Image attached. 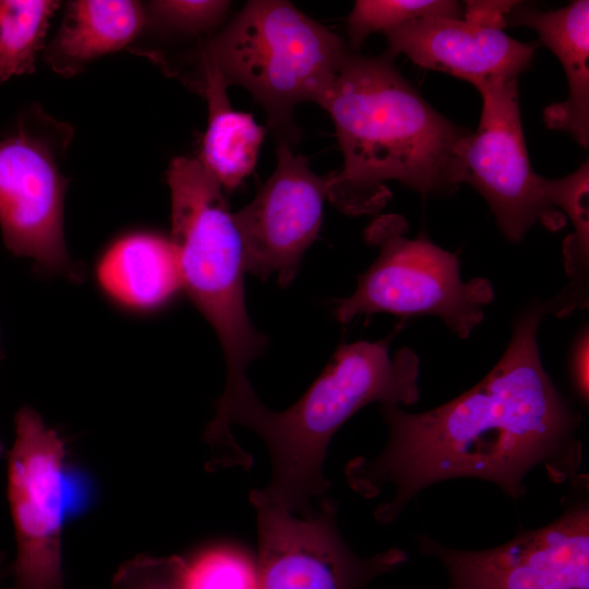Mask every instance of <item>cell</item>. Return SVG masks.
Segmentation results:
<instances>
[{"instance_id":"1","label":"cell","mask_w":589,"mask_h":589,"mask_svg":"<svg viewBox=\"0 0 589 589\" xmlns=\"http://www.w3.org/2000/svg\"><path fill=\"white\" fill-rule=\"evenodd\" d=\"M549 313L548 302L521 311L501 360L455 399L420 413L381 405L389 432L384 450L346 469L348 483L362 496L393 488L392 500L375 510L378 521L394 520L417 493L442 480L484 479L518 498L524 478L539 465L558 481L577 471L580 416L556 390L537 344Z\"/></svg>"},{"instance_id":"2","label":"cell","mask_w":589,"mask_h":589,"mask_svg":"<svg viewBox=\"0 0 589 589\" xmlns=\"http://www.w3.org/2000/svg\"><path fill=\"white\" fill-rule=\"evenodd\" d=\"M419 358L410 348L389 354L388 340H359L339 347L303 396L284 411L264 406L250 384L224 390L205 440L218 448L215 460L235 464L245 452L230 426L255 432L266 445L272 479L260 497L294 515L308 516L312 500L320 502L329 483L323 464L330 438L359 409L381 405H411L419 399Z\"/></svg>"},{"instance_id":"3","label":"cell","mask_w":589,"mask_h":589,"mask_svg":"<svg viewBox=\"0 0 589 589\" xmlns=\"http://www.w3.org/2000/svg\"><path fill=\"white\" fill-rule=\"evenodd\" d=\"M386 51L349 53L322 104L335 125L344 166L328 175L327 199L347 215L378 212L397 180L422 194L457 185L455 147L467 133L434 110Z\"/></svg>"},{"instance_id":"4","label":"cell","mask_w":589,"mask_h":589,"mask_svg":"<svg viewBox=\"0 0 589 589\" xmlns=\"http://www.w3.org/2000/svg\"><path fill=\"white\" fill-rule=\"evenodd\" d=\"M348 53L342 38L289 1L253 0L202 44L200 65L245 88L278 143L291 145L299 137L296 106H320Z\"/></svg>"},{"instance_id":"5","label":"cell","mask_w":589,"mask_h":589,"mask_svg":"<svg viewBox=\"0 0 589 589\" xmlns=\"http://www.w3.org/2000/svg\"><path fill=\"white\" fill-rule=\"evenodd\" d=\"M166 176L182 289L218 337L226 359V386L249 382L247 368L263 352L267 339L248 315L243 243L233 214L221 185L199 158L172 159Z\"/></svg>"},{"instance_id":"6","label":"cell","mask_w":589,"mask_h":589,"mask_svg":"<svg viewBox=\"0 0 589 589\" xmlns=\"http://www.w3.org/2000/svg\"><path fill=\"white\" fill-rule=\"evenodd\" d=\"M14 424L8 501L16 555L7 567L12 586L1 589H64L62 532L91 507L93 482L68 460L64 440L35 410L21 408Z\"/></svg>"},{"instance_id":"7","label":"cell","mask_w":589,"mask_h":589,"mask_svg":"<svg viewBox=\"0 0 589 589\" xmlns=\"http://www.w3.org/2000/svg\"><path fill=\"white\" fill-rule=\"evenodd\" d=\"M399 215L377 217L365 230L378 248L372 265L358 277L353 293L335 310L340 323L377 312L399 316L434 315L459 338H467L483 321V308L494 297L489 279L464 281L456 254L425 238L408 239Z\"/></svg>"},{"instance_id":"8","label":"cell","mask_w":589,"mask_h":589,"mask_svg":"<svg viewBox=\"0 0 589 589\" xmlns=\"http://www.w3.org/2000/svg\"><path fill=\"white\" fill-rule=\"evenodd\" d=\"M71 137L69 125L36 108L0 140V227L14 255L79 280L80 267L72 262L63 236L68 180L60 163Z\"/></svg>"},{"instance_id":"9","label":"cell","mask_w":589,"mask_h":589,"mask_svg":"<svg viewBox=\"0 0 589 589\" xmlns=\"http://www.w3.org/2000/svg\"><path fill=\"white\" fill-rule=\"evenodd\" d=\"M480 94L479 125L464 134L455 147V182L472 185L485 199L512 242H519L537 223L550 230L560 229L565 219L549 202L544 178L533 171L528 158L517 80L496 83Z\"/></svg>"},{"instance_id":"10","label":"cell","mask_w":589,"mask_h":589,"mask_svg":"<svg viewBox=\"0 0 589 589\" xmlns=\"http://www.w3.org/2000/svg\"><path fill=\"white\" fill-rule=\"evenodd\" d=\"M250 501L257 516L259 589H365L407 560L399 549L357 555L340 537L329 500L308 516L294 515L253 490Z\"/></svg>"},{"instance_id":"11","label":"cell","mask_w":589,"mask_h":589,"mask_svg":"<svg viewBox=\"0 0 589 589\" xmlns=\"http://www.w3.org/2000/svg\"><path fill=\"white\" fill-rule=\"evenodd\" d=\"M420 549L442 563L447 589H589V510L584 502L496 548L466 551L423 539Z\"/></svg>"},{"instance_id":"12","label":"cell","mask_w":589,"mask_h":589,"mask_svg":"<svg viewBox=\"0 0 589 589\" xmlns=\"http://www.w3.org/2000/svg\"><path fill=\"white\" fill-rule=\"evenodd\" d=\"M276 156L274 172L233 218L245 272L263 279L275 276L279 285L288 286L321 227L328 175H316L287 143H278Z\"/></svg>"},{"instance_id":"13","label":"cell","mask_w":589,"mask_h":589,"mask_svg":"<svg viewBox=\"0 0 589 589\" xmlns=\"http://www.w3.org/2000/svg\"><path fill=\"white\" fill-rule=\"evenodd\" d=\"M394 57L406 55L416 64L465 80L482 91L496 83L517 80L534 53L503 29L464 19L430 16L384 32Z\"/></svg>"},{"instance_id":"14","label":"cell","mask_w":589,"mask_h":589,"mask_svg":"<svg viewBox=\"0 0 589 589\" xmlns=\"http://www.w3.org/2000/svg\"><path fill=\"white\" fill-rule=\"evenodd\" d=\"M510 25L533 28L560 60L568 85L565 101L543 111L548 128L570 134L582 147L589 144V1L577 0L558 10L540 11L517 2L506 14Z\"/></svg>"},{"instance_id":"15","label":"cell","mask_w":589,"mask_h":589,"mask_svg":"<svg viewBox=\"0 0 589 589\" xmlns=\"http://www.w3.org/2000/svg\"><path fill=\"white\" fill-rule=\"evenodd\" d=\"M100 290L134 312L158 310L182 289L178 254L171 239L132 232L113 241L95 267Z\"/></svg>"},{"instance_id":"16","label":"cell","mask_w":589,"mask_h":589,"mask_svg":"<svg viewBox=\"0 0 589 589\" xmlns=\"http://www.w3.org/2000/svg\"><path fill=\"white\" fill-rule=\"evenodd\" d=\"M145 24V10L135 1H72L46 59L57 73L74 75L93 59L128 46Z\"/></svg>"},{"instance_id":"17","label":"cell","mask_w":589,"mask_h":589,"mask_svg":"<svg viewBox=\"0 0 589 589\" xmlns=\"http://www.w3.org/2000/svg\"><path fill=\"white\" fill-rule=\"evenodd\" d=\"M200 68L192 85L206 98L208 122L199 160L223 189L233 190L253 171L265 130L251 115L231 108L228 85L215 69Z\"/></svg>"},{"instance_id":"18","label":"cell","mask_w":589,"mask_h":589,"mask_svg":"<svg viewBox=\"0 0 589 589\" xmlns=\"http://www.w3.org/2000/svg\"><path fill=\"white\" fill-rule=\"evenodd\" d=\"M544 191L549 202L560 207L574 227L563 247L569 286L549 301L550 313L565 316L588 306L589 164L562 179L544 178Z\"/></svg>"},{"instance_id":"19","label":"cell","mask_w":589,"mask_h":589,"mask_svg":"<svg viewBox=\"0 0 589 589\" xmlns=\"http://www.w3.org/2000/svg\"><path fill=\"white\" fill-rule=\"evenodd\" d=\"M52 0H0V84L33 73L53 12Z\"/></svg>"},{"instance_id":"20","label":"cell","mask_w":589,"mask_h":589,"mask_svg":"<svg viewBox=\"0 0 589 589\" xmlns=\"http://www.w3.org/2000/svg\"><path fill=\"white\" fill-rule=\"evenodd\" d=\"M182 561L185 589H259L257 563L240 545L206 544Z\"/></svg>"},{"instance_id":"21","label":"cell","mask_w":589,"mask_h":589,"mask_svg":"<svg viewBox=\"0 0 589 589\" xmlns=\"http://www.w3.org/2000/svg\"><path fill=\"white\" fill-rule=\"evenodd\" d=\"M430 16L462 19L464 7L447 0H358L347 19V34L357 49L374 32Z\"/></svg>"},{"instance_id":"22","label":"cell","mask_w":589,"mask_h":589,"mask_svg":"<svg viewBox=\"0 0 589 589\" xmlns=\"http://www.w3.org/2000/svg\"><path fill=\"white\" fill-rule=\"evenodd\" d=\"M229 7L230 1L218 0L153 1L145 11L146 23L181 34H199L215 28Z\"/></svg>"},{"instance_id":"23","label":"cell","mask_w":589,"mask_h":589,"mask_svg":"<svg viewBox=\"0 0 589 589\" xmlns=\"http://www.w3.org/2000/svg\"><path fill=\"white\" fill-rule=\"evenodd\" d=\"M113 589H185L182 556L139 555L124 562L112 579Z\"/></svg>"},{"instance_id":"24","label":"cell","mask_w":589,"mask_h":589,"mask_svg":"<svg viewBox=\"0 0 589 589\" xmlns=\"http://www.w3.org/2000/svg\"><path fill=\"white\" fill-rule=\"evenodd\" d=\"M517 1H467L464 20L493 28L507 26L506 14Z\"/></svg>"},{"instance_id":"25","label":"cell","mask_w":589,"mask_h":589,"mask_svg":"<svg viewBox=\"0 0 589 589\" xmlns=\"http://www.w3.org/2000/svg\"><path fill=\"white\" fill-rule=\"evenodd\" d=\"M588 328L580 330L570 353V376L576 393L588 401Z\"/></svg>"},{"instance_id":"26","label":"cell","mask_w":589,"mask_h":589,"mask_svg":"<svg viewBox=\"0 0 589 589\" xmlns=\"http://www.w3.org/2000/svg\"><path fill=\"white\" fill-rule=\"evenodd\" d=\"M3 561H4L3 554L0 552V579L2 578L3 575H7V567H4ZM0 589H1V586H0Z\"/></svg>"},{"instance_id":"27","label":"cell","mask_w":589,"mask_h":589,"mask_svg":"<svg viewBox=\"0 0 589 589\" xmlns=\"http://www.w3.org/2000/svg\"><path fill=\"white\" fill-rule=\"evenodd\" d=\"M2 455H3V447H2V444L0 442V458L2 457Z\"/></svg>"}]
</instances>
